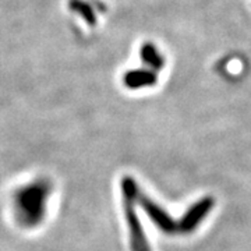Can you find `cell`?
Masks as SVG:
<instances>
[{
    "label": "cell",
    "mask_w": 251,
    "mask_h": 251,
    "mask_svg": "<svg viewBox=\"0 0 251 251\" xmlns=\"http://www.w3.org/2000/svg\"><path fill=\"white\" fill-rule=\"evenodd\" d=\"M127 218H128V224H130V229H131V237H133V249L134 251H151L148 247V243L144 237L143 230H141V226L140 222L137 219V216L134 214V209L133 206L130 205L128 200H127Z\"/></svg>",
    "instance_id": "obj_3"
},
{
    "label": "cell",
    "mask_w": 251,
    "mask_h": 251,
    "mask_svg": "<svg viewBox=\"0 0 251 251\" xmlns=\"http://www.w3.org/2000/svg\"><path fill=\"white\" fill-rule=\"evenodd\" d=\"M141 205L144 206L145 212L150 215V218L152 219L153 224L156 225L161 230L166 232V233L177 232V224L162 209L161 206L156 205L150 198L141 197Z\"/></svg>",
    "instance_id": "obj_2"
},
{
    "label": "cell",
    "mask_w": 251,
    "mask_h": 251,
    "mask_svg": "<svg viewBox=\"0 0 251 251\" xmlns=\"http://www.w3.org/2000/svg\"><path fill=\"white\" fill-rule=\"evenodd\" d=\"M214 204H215L214 198L206 197L200 200L188 209L186 215L181 218V221L177 224V230L181 233L193 232L198 226V224L208 215V212L214 208Z\"/></svg>",
    "instance_id": "obj_1"
}]
</instances>
